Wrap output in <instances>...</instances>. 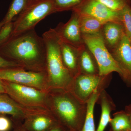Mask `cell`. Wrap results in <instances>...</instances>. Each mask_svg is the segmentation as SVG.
Returning <instances> with one entry per match:
<instances>
[{"mask_svg":"<svg viewBox=\"0 0 131 131\" xmlns=\"http://www.w3.org/2000/svg\"><path fill=\"white\" fill-rule=\"evenodd\" d=\"M0 52L26 70L46 72L45 43L35 29L12 35L0 46Z\"/></svg>","mask_w":131,"mask_h":131,"instance_id":"1","label":"cell"},{"mask_svg":"<svg viewBox=\"0 0 131 131\" xmlns=\"http://www.w3.org/2000/svg\"><path fill=\"white\" fill-rule=\"evenodd\" d=\"M47 108L58 123L70 131H82L87 112V103L79 100L68 90L50 89Z\"/></svg>","mask_w":131,"mask_h":131,"instance_id":"2","label":"cell"},{"mask_svg":"<svg viewBox=\"0 0 131 131\" xmlns=\"http://www.w3.org/2000/svg\"><path fill=\"white\" fill-rule=\"evenodd\" d=\"M46 48V73L50 89H69L74 77L64 66L61 57L59 39L54 29L42 36Z\"/></svg>","mask_w":131,"mask_h":131,"instance_id":"3","label":"cell"},{"mask_svg":"<svg viewBox=\"0 0 131 131\" xmlns=\"http://www.w3.org/2000/svg\"><path fill=\"white\" fill-rule=\"evenodd\" d=\"M55 13L56 12L52 0H40L27 6L14 22L12 35L35 29L39 21Z\"/></svg>","mask_w":131,"mask_h":131,"instance_id":"4","label":"cell"},{"mask_svg":"<svg viewBox=\"0 0 131 131\" xmlns=\"http://www.w3.org/2000/svg\"><path fill=\"white\" fill-rule=\"evenodd\" d=\"M82 35L84 43L98 63L99 75L106 76L115 72L122 77V71L106 47L100 33L93 35Z\"/></svg>","mask_w":131,"mask_h":131,"instance_id":"5","label":"cell"},{"mask_svg":"<svg viewBox=\"0 0 131 131\" xmlns=\"http://www.w3.org/2000/svg\"><path fill=\"white\" fill-rule=\"evenodd\" d=\"M3 81L6 94L16 102L27 107L40 108L48 110L47 102L48 91L10 82Z\"/></svg>","mask_w":131,"mask_h":131,"instance_id":"6","label":"cell"},{"mask_svg":"<svg viewBox=\"0 0 131 131\" xmlns=\"http://www.w3.org/2000/svg\"><path fill=\"white\" fill-rule=\"evenodd\" d=\"M0 80L43 91H49L50 89L45 72L31 71L20 67L0 69Z\"/></svg>","mask_w":131,"mask_h":131,"instance_id":"7","label":"cell"},{"mask_svg":"<svg viewBox=\"0 0 131 131\" xmlns=\"http://www.w3.org/2000/svg\"><path fill=\"white\" fill-rule=\"evenodd\" d=\"M112 74L106 76L80 74L74 78L69 90L78 100L87 103L96 90L105 89L111 81Z\"/></svg>","mask_w":131,"mask_h":131,"instance_id":"8","label":"cell"},{"mask_svg":"<svg viewBox=\"0 0 131 131\" xmlns=\"http://www.w3.org/2000/svg\"><path fill=\"white\" fill-rule=\"evenodd\" d=\"M72 12L69 21L66 24L60 23L54 30L61 41L80 49L85 43L80 29V15Z\"/></svg>","mask_w":131,"mask_h":131,"instance_id":"9","label":"cell"},{"mask_svg":"<svg viewBox=\"0 0 131 131\" xmlns=\"http://www.w3.org/2000/svg\"><path fill=\"white\" fill-rule=\"evenodd\" d=\"M73 11L80 15L94 17L104 24L108 21L120 24L119 12L111 10L98 0H86Z\"/></svg>","mask_w":131,"mask_h":131,"instance_id":"10","label":"cell"},{"mask_svg":"<svg viewBox=\"0 0 131 131\" xmlns=\"http://www.w3.org/2000/svg\"><path fill=\"white\" fill-rule=\"evenodd\" d=\"M110 52L122 71V80L131 88V44L129 38L124 35L118 45Z\"/></svg>","mask_w":131,"mask_h":131,"instance_id":"11","label":"cell"},{"mask_svg":"<svg viewBox=\"0 0 131 131\" xmlns=\"http://www.w3.org/2000/svg\"><path fill=\"white\" fill-rule=\"evenodd\" d=\"M47 110L43 108L25 106L16 102L7 94H0V113L12 115L17 122H21L30 115Z\"/></svg>","mask_w":131,"mask_h":131,"instance_id":"12","label":"cell"},{"mask_svg":"<svg viewBox=\"0 0 131 131\" xmlns=\"http://www.w3.org/2000/svg\"><path fill=\"white\" fill-rule=\"evenodd\" d=\"M58 123L52 114L47 110L27 117L22 125L27 131H47Z\"/></svg>","mask_w":131,"mask_h":131,"instance_id":"13","label":"cell"},{"mask_svg":"<svg viewBox=\"0 0 131 131\" xmlns=\"http://www.w3.org/2000/svg\"><path fill=\"white\" fill-rule=\"evenodd\" d=\"M100 34L110 52L117 47L125 35L122 25L113 21H108L103 24Z\"/></svg>","mask_w":131,"mask_h":131,"instance_id":"14","label":"cell"},{"mask_svg":"<svg viewBox=\"0 0 131 131\" xmlns=\"http://www.w3.org/2000/svg\"><path fill=\"white\" fill-rule=\"evenodd\" d=\"M59 43L61 57L64 64L74 78L80 74L79 64L80 49L59 39Z\"/></svg>","mask_w":131,"mask_h":131,"instance_id":"15","label":"cell"},{"mask_svg":"<svg viewBox=\"0 0 131 131\" xmlns=\"http://www.w3.org/2000/svg\"><path fill=\"white\" fill-rule=\"evenodd\" d=\"M96 103L101 108L100 119L96 131H104L109 123L111 113L116 108V106L111 96L103 90L100 93Z\"/></svg>","mask_w":131,"mask_h":131,"instance_id":"16","label":"cell"},{"mask_svg":"<svg viewBox=\"0 0 131 131\" xmlns=\"http://www.w3.org/2000/svg\"><path fill=\"white\" fill-rule=\"evenodd\" d=\"M79 64L80 74L99 75V68L96 59L85 44L80 49Z\"/></svg>","mask_w":131,"mask_h":131,"instance_id":"17","label":"cell"},{"mask_svg":"<svg viewBox=\"0 0 131 131\" xmlns=\"http://www.w3.org/2000/svg\"><path fill=\"white\" fill-rule=\"evenodd\" d=\"M80 16V29L82 34L93 35L100 33L104 23L91 16L81 15Z\"/></svg>","mask_w":131,"mask_h":131,"instance_id":"18","label":"cell"},{"mask_svg":"<svg viewBox=\"0 0 131 131\" xmlns=\"http://www.w3.org/2000/svg\"><path fill=\"white\" fill-rule=\"evenodd\" d=\"M111 118L109 131H131V125L129 116L125 110L114 113Z\"/></svg>","mask_w":131,"mask_h":131,"instance_id":"19","label":"cell"},{"mask_svg":"<svg viewBox=\"0 0 131 131\" xmlns=\"http://www.w3.org/2000/svg\"><path fill=\"white\" fill-rule=\"evenodd\" d=\"M103 90H96L87 102L86 115L82 131H96L94 120V109L100 93Z\"/></svg>","mask_w":131,"mask_h":131,"instance_id":"20","label":"cell"},{"mask_svg":"<svg viewBox=\"0 0 131 131\" xmlns=\"http://www.w3.org/2000/svg\"><path fill=\"white\" fill-rule=\"evenodd\" d=\"M28 0H13L7 13L3 20L4 24L12 21L24 10L28 5Z\"/></svg>","mask_w":131,"mask_h":131,"instance_id":"21","label":"cell"},{"mask_svg":"<svg viewBox=\"0 0 131 131\" xmlns=\"http://www.w3.org/2000/svg\"><path fill=\"white\" fill-rule=\"evenodd\" d=\"M86 0H52L56 12L73 11Z\"/></svg>","mask_w":131,"mask_h":131,"instance_id":"22","label":"cell"},{"mask_svg":"<svg viewBox=\"0 0 131 131\" xmlns=\"http://www.w3.org/2000/svg\"><path fill=\"white\" fill-rule=\"evenodd\" d=\"M120 24L124 28L125 35L131 39V6H128L119 12Z\"/></svg>","mask_w":131,"mask_h":131,"instance_id":"23","label":"cell"},{"mask_svg":"<svg viewBox=\"0 0 131 131\" xmlns=\"http://www.w3.org/2000/svg\"><path fill=\"white\" fill-rule=\"evenodd\" d=\"M109 9L119 12L128 6H131V0H98Z\"/></svg>","mask_w":131,"mask_h":131,"instance_id":"24","label":"cell"},{"mask_svg":"<svg viewBox=\"0 0 131 131\" xmlns=\"http://www.w3.org/2000/svg\"><path fill=\"white\" fill-rule=\"evenodd\" d=\"M13 21L4 24L0 29V46L9 40L13 35L14 30Z\"/></svg>","mask_w":131,"mask_h":131,"instance_id":"25","label":"cell"},{"mask_svg":"<svg viewBox=\"0 0 131 131\" xmlns=\"http://www.w3.org/2000/svg\"><path fill=\"white\" fill-rule=\"evenodd\" d=\"M20 67L18 64L9 61L0 55V69Z\"/></svg>","mask_w":131,"mask_h":131,"instance_id":"26","label":"cell"},{"mask_svg":"<svg viewBox=\"0 0 131 131\" xmlns=\"http://www.w3.org/2000/svg\"><path fill=\"white\" fill-rule=\"evenodd\" d=\"M12 123L7 117L0 116V131H8L12 127Z\"/></svg>","mask_w":131,"mask_h":131,"instance_id":"27","label":"cell"},{"mask_svg":"<svg viewBox=\"0 0 131 131\" xmlns=\"http://www.w3.org/2000/svg\"><path fill=\"white\" fill-rule=\"evenodd\" d=\"M47 131H70L65 127L59 124H57Z\"/></svg>","mask_w":131,"mask_h":131,"instance_id":"28","label":"cell"},{"mask_svg":"<svg viewBox=\"0 0 131 131\" xmlns=\"http://www.w3.org/2000/svg\"><path fill=\"white\" fill-rule=\"evenodd\" d=\"M124 110L129 115L131 125V104L126 106Z\"/></svg>","mask_w":131,"mask_h":131,"instance_id":"29","label":"cell"},{"mask_svg":"<svg viewBox=\"0 0 131 131\" xmlns=\"http://www.w3.org/2000/svg\"><path fill=\"white\" fill-rule=\"evenodd\" d=\"M14 131H27L24 129L22 125V123L21 122H18L16 129Z\"/></svg>","mask_w":131,"mask_h":131,"instance_id":"30","label":"cell"},{"mask_svg":"<svg viewBox=\"0 0 131 131\" xmlns=\"http://www.w3.org/2000/svg\"><path fill=\"white\" fill-rule=\"evenodd\" d=\"M6 93L5 85L2 80H0V94Z\"/></svg>","mask_w":131,"mask_h":131,"instance_id":"31","label":"cell"},{"mask_svg":"<svg viewBox=\"0 0 131 131\" xmlns=\"http://www.w3.org/2000/svg\"><path fill=\"white\" fill-rule=\"evenodd\" d=\"M39 1H40V0H28V5H27V6L31 5V4H32V3H34L35 2H37Z\"/></svg>","mask_w":131,"mask_h":131,"instance_id":"32","label":"cell"},{"mask_svg":"<svg viewBox=\"0 0 131 131\" xmlns=\"http://www.w3.org/2000/svg\"><path fill=\"white\" fill-rule=\"evenodd\" d=\"M4 25V23H3V21H2L0 22V29L2 28V27Z\"/></svg>","mask_w":131,"mask_h":131,"instance_id":"33","label":"cell"},{"mask_svg":"<svg viewBox=\"0 0 131 131\" xmlns=\"http://www.w3.org/2000/svg\"><path fill=\"white\" fill-rule=\"evenodd\" d=\"M130 43H131V39H130Z\"/></svg>","mask_w":131,"mask_h":131,"instance_id":"34","label":"cell"}]
</instances>
